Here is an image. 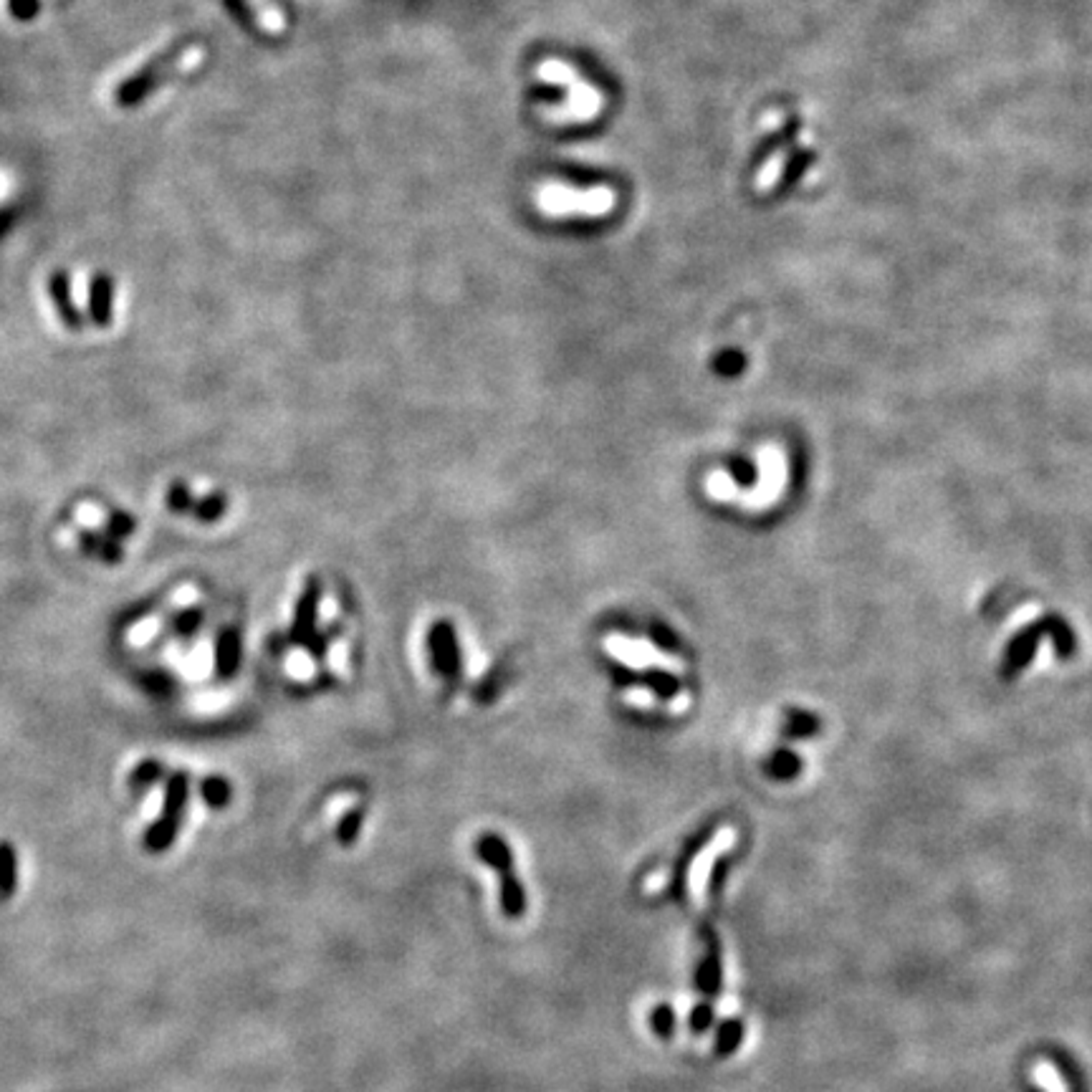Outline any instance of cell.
<instances>
[{
  "instance_id": "obj_9",
  "label": "cell",
  "mask_w": 1092,
  "mask_h": 1092,
  "mask_svg": "<svg viewBox=\"0 0 1092 1092\" xmlns=\"http://www.w3.org/2000/svg\"><path fill=\"white\" fill-rule=\"evenodd\" d=\"M475 855H478L480 863L488 865L499 875V882L517 877V872H514V853H511L509 842L504 837H499V834H480L478 840H475Z\"/></svg>"
},
{
  "instance_id": "obj_3",
  "label": "cell",
  "mask_w": 1092,
  "mask_h": 1092,
  "mask_svg": "<svg viewBox=\"0 0 1092 1092\" xmlns=\"http://www.w3.org/2000/svg\"><path fill=\"white\" fill-rule=\"evenodd\" d=\"M534 200H536V208H539L544 216L597 218L613 211L618 195H615L613 187L607 185L571 187V185H559V182H549V185H541L539 190H536Z\"/></svg>"
},
{
  "instance_id": "obj_11",
  "label": "cell",
  "mask_w": 1092,
  "mask_h": 1092,
  "mask_svg": "<svg viewBox=\"0 0 1092 1092\" xmlns=\"http://www.w3.org/2000/svg\"><path fill=\"white\" fill-rule=\"evenodd\" d=\"M240 3H243L246 11L251 13V19L256 21V25H259L261 30H266V33H271V36H276V33H283V30H286V16H283V11L273 3V0H240Z\"/></svg>"
},
{
  "instance_id": "obj_22",
  "label": "cell",
  "mask_w": 1092,
  "mask_h": 1092,
  "mask_svg": "<svg viewBox=\"0 0 1092 1092\" xmlns=\"http://www.w3.org/2000/svg\"><path fill=\"white\" fill-rule=\"evenodd\" d=\"M624 703H630L635 709H655L658 706V693L653 688H642V685H632L622 693Z\"/></svg>"
},
{
  "instance_id": "obj_18",
  "label": "cell",
  "mask_w": 1092,
  "mask_h": 1092,
  "mask_svg": "<svg viewBox=\"0 0 1092 1092\" xmlns=\"http://www.w3.org/2000/svg\"><path fill=\"white\" fill-rule=\"evenodd\" d=\"M362 819H365V812H362L360 807L344 812L342 819H339V824H336V840L342 842L344 847L355 845L357 837H360Z\"/></svg>"
},
{
  "instance_id": "obj_16",
  "label": "cell",
  "mask_w": 1092,
  "mask_h": 1092,
  "mask_svg": "<svg viewBox=\"0 0 1092 1092\" xmlns=\"http://www.w3.org/2000/svg\"><path fill=\"white\" fill-rule=\"evenodd\" d=\"M89 304L96 322L99 324H109V319H112V283H109V278L99 276L91 281Z\"/></svg>"
},
{
  "instance_id": "obj_17",
  "label": "cell",
  "mask_w": 1092,
  "mask_h": 1092,
  "mask_svg": "<svg viewBox=\"0 0 1092 1092\" xmlns=\"http://www.w3.org/2000/svg\"><path fill=\"white\" fill-rule=\"evenodd\" d=\"M1032 1077L1045 1092H1067V1085H1065L1060 1069H1057L1052 1063H1047V1060H1039V1063L1034 1065Z\"/></svg>"
},
{
  "instance_id": "obj_28",
  "label": "cell",
  "mask_w": 1092,
  "mask_h": 1092,
  "mask_svg": "<svg viewBox=\"0 0 1092 1092\" xmlns=\"http://www.w3.org/2000/svg\"><path fill=\"white\" fill-rule=\"evenodd\" d=\"M650 1021H653V1029L661 1034V1037H670L672 1021H675V1019H672V1009L670 1007H658L653 1012V1017H650Z\"/></svg>"
},
{
  "instance_id": "obj_36",
  "label": "cell",
  "mask_w": 1092,
  "mask_h": 1092,
  "mask_svg": "<svg viewBox=\"0 0 1092 1092\" xmlns=\"http://www.w3.org/2000/svg\"><path fill=\"white\" fill-rule=\"evenodd\" d=\"M13 190V177L6 173V170H0V203L11 195Z\"/></svg>"
},
{
  "instance_id": "obj_7",
  "label": "cell",
  "mask_w": 1092,
  "mask_h": 1092,
  "mask_svg": "<svg viewBox=\"0 0 1092 1092\" xmlns=\"http://www.w3.org/2000/svg\"><path fill=\"white\" fill-rule=\"evenodd\" d=\"M185 797H187V776L185 774H174L173 779H170V784H168V794H165L163 819L155 824V829H152L150 837H147L150 847H155V850H163V847H168L170 842H173L174 829H177V819H180L182 805H185Z\"/></svg>"
},
{
  "instance_id": "obj_32",
  "label": "cell",
  "mask_w": 1092,
  "mask_h": 1092,
  "mask_svg": "<svg viewBox=\"0 0 1092 1092\" xmlns=\"http://www.w3.org/2000/svg\"><path fill=\"white\" fill-rule=\"evenodd\" d=\"M205 666H208V650H205V645H200V648H195V653H192L190 663H187V668H190V675H205Z\"/></svg>"
},
{
  "instance_id": "obj_34",
  "label": "cell",
  "mask_w": 1092,
  "mask_h": 1092,
  "mask_svg": "<svg viewBox=\"0 0 1092 1092\" xmlns=\"http://www.w3.org/2000/svg\"><path fill=\"white\" fill-rule=\"evenodd\" d=\"M195 597H198V592H195V587H190V584H187V587H182L180 592H177V594H174V597H173V607H177V610H185V607L190 605V602H195Z\"/></svg>"
},
{
  "instance_id": "obj_13",
  "label": "cell",
  "mask_w": 1092,
  "mask_h": 1092,
  "mask_svg": "<svg viewBox=\"0 0 1092 1092\" xmlns=\"http://www.w3.org/2000/svg\"><path fill=\"white\" fill-rule=\"evenodd\" d=\"M703 491H706V496L714 499L716 504H731V501L736 504V496L738 491H741V486H738V480L733 478L728 471L716 469L706 475V480H703Z\"/></svg>"
},
{
  "instance_id": "obj_14",
  "label": "cell",
  "mask_w": 1092,
  "mask_h": 1092,
  "mask_svg": "<svg viewBox=\"0 0 1092 1092\" xmlns=\"http://www.w3.org/2000/svg\"><path fill=\"white\" fill-rule=\"evenodd\" d=\"M78 544H81V549L86 554H94V557L104 559L109 565H115V562L122 559V546H117V541L109 539L102 531H91V528L78 531Z\"/></svg>"
},
{
  "instance_id": "obj_29",
  "label": "cell",
  "mask_w": 1092,
  "mask_h": 1092,
  "mask_svg": "<svg viewBox=\"0 0 1092 1092\" xmlns=\"http://www.w3.org/2000/svg\"><path fill=\"white\" fill-rule=\"evenodd\" d=\"M1039 615H1042V607L1034 605V602H1029V605L1019 607V613L1009 620V627H1024V624H1029L1032 620H1037Z\"/></svg>"
},
{
  "instance_id": "obj_12",
  "label": "cell",
  "mask_w": 1092,
  "mask_h": 1092,
  "mask_svg": "<svg viewBox=\"0 0 1092 1092\" xmlns=\"http://www.w3.org/2000/svg\"><path fill=\"white\" fill-rule=\"evenodd\" d=\"M216 661H218V672H221L223 678H230L240 663V635L235 627L223 630L221 637H218Z\"/></svg>"
},
{
  "instance_id": "obj_31",
  "label": "cell",
  "mask_w": 1092,
  "mask_h": 1092,
  "mask_svg": "<svg viewBox=\"0 0 1092 1092\" xmlns=\"http://www.w3.org/2000/svg\"><path fill=\"white\" fill-rule=\"evenodd\" d=\"M738 1034H741V1026L738 1024H726L723 1029H720V1037H719V1050L720 1052H731L733 1047H736L738 1042Z\"/></svg>"
},
{
  "instance_id": "obj_27",
  "label": "cell",
  "mask_w": 1092,
  "mask_h": 1092,
  "mask_svg": "<svg viewBox=\"0 0 1092 1092\" xmlns=\"http://www.w3.org/2000/svg\"><path fill=\"white\" fill-rule=\"evenodd\" d=\"M288 672L294 675V678L299 680H307L314 675V661L309 658L307 653H301V650H296L291 658H288Z\"/></svg>"
},
{
  "instance_id": "obj_19",
  "label": "cell",
  "mask_w": 1092,
  "mask_h": 1092,
  "mask_svg": "<svg viewBox=\"0 0 1092 1092\" xmlns=\"http://www.w3.org/2000/svg\"><path fill=\"white\" fill-rule=\"evenodd\" d=\"M163 622H165L163 615H152V618H147V620H142V622L132 624V627H129V632H126V642H129V645H134V648H142V645H147V642H150L152 637L157 635V632L163 630Z\"/></svg>"
},
{
  "instance_id": "obj_15",
  "label": "cell",
  "mask_w": 1092,
  "mask_h": 1092,
  "mask_svg": "<svg viewBox=\"0 0 1092 1092\" xmlns=\"http://www.w3.org/2000/svg\"><path fill=\"white\" fill-rule=\"evenodd\" d=\"M501 913H504L506 918L509 920H519L526 916V890H523V885L519 882V877H511V880H504L501 882Z\"/></svg>"
},
{
  "instance_id": "obj_4",
  "label": "cell",
  "mask_w": 1092,
  "mask_h": 1092,
  "mask_svg": "<svg viewBox=\"0 0 1092 1092\" xmlns=\"http://www.w3.org/2000/svg\"><path fill=\"white\" fill-rule=\"evenodd\" d=\"M203 59H205V48L198 46V43L174 48L173 54L160 56V59L152 61L150 67L142 69V72H139L137 76H134L132 81L120 91V99H124V102H137V99H142V96L152 94V91H157L163 84H168L170 78L182 76V74L198 69L200 64H203Z\"/></svg>"
},
{
  "instance_id": "obj_26",
  "label": "cell",
  "mask_w": 1092,
  "mask_h": 1092,
  "mask_svg": "<svg viewBox=\"0 0 1092 1092\" xmlns=\"http://www.w3.org/2000/svg\"><path fill=\"white\" fill-rule=\"evenodd\" d=\"M104 526H107L109 534L129 536L134 531V519L129 517V514L115 511V514H107V521H104Z\"/></svg>"
},
{
  "instance_id": "obj_21",
  "label": "cell",
  "mask_w": 1092,
  "mask_h": 1092,
  "mask_svg": "<svg viewBox=\"0 0 1092 1092\" xmlns=\"http://www.w3.org/2000/svg\"><path fill=\"white\" fill-rule=\"evenodd\" d=\"M200 794H203V799L211 807H223V805H228L230 784L225 779H221V776H211V779L203 781V786H200Z\"/></svg>"
},
{
  "instance_id": "obj_30",
  "label": "cell",
  "mask_w": 1092,
  "mask_h": 1092,
  "mask_svg": "<svg viewBox=\"0 0 1092 1092\" xmlns=\"http://www.w3.org/2000/svg\"><path fill=\"white\" fill-rule=\"evenodd\" d=\"M200 620H203L200 610H182V615L177 618V632H180V635H190V632H195Z\"/></svg>"
},
{
  "instance_id": "obj_23",
  "label": "cell",
  "mask_w": 1092,
  "mask_h": 1092,
  "mask_svg": "<svg viewBox=\"0 0 1092 1092\" xmlns=\"http://www.w3.org/2000/svg\"><path fill=\"white\" fill-rule=\"evenodd\" d=\"M76 521L84 528L99 531V526H104V521H107V514H104V509H99V506L94 504H78Z\"/></svg>"
},
{
  "instance_id": "obj_8",
  "label": "cell",
  "mask_w": 1092,
  "mask_h": 1092,
  "mask_svg": "<svg viewBox=\"0 0 1092 1092\" xmlns=\"http://www.w3.org/2000/svg\"><path fill=\"white\" fill-rule=\"evenodd\" d=\"M427 642H430V655L432 663H435V670L448 680L456 678L458 670H461V653H458V640L453 624L448 620H440V622L432 624Z\"/></svg>"
},
{
  "instance_id": "obj_33",
  "label": "cell",
  "mask_w": 1092,
  "mask_h": 1092,
  "mask_svg": "<svg viewBox=\"0 0 1092 1092\" xmlns=\"http://www.w3.org/2000/svg\"><path fill=\"white\" fill-rule=\"evenodd\" d=\"M160 774H163L160 764L147 762V764H142V767H137V771H134V781H142V784H147V781L157 779Z\"/></svg>"
},
{
  "instance_id": "obj_5",
  "label": "cell",
  "mask_w": 1092,
  "mask_h": 1092,
  "mask_svg": "<svg viewBox=\"0 0 1092 1092\" xmlns=\"http://www.w3.org/2000/svg\"><path fill=\"white\" fill-rule=\"evenodd\" d=\"M605 650L613 655L615 661H620L622 666H627L630 670L637 672H650V670H663L672 678L683 675L685 666L680 658L670 653H663L655 642L642 640V637H627V635H607L605 637Z\"/></svg>"
},
{
  "instance_id": "obj_6",
  "label": "cell",
  "mask_w": 1092,
  "mask_h": 1092,
  "mask_svg": "<svg viewBox=\"0 0 1092 1092\" xmlns=\"http://www.w3.org/2000/svg\"><path fill=\"white\" fill-rule=\"evenodd\" d=\"M736 837H738L736 829H733L731 824H723V827H720L719 832L711 837V842H706V845L698 850L696 858L690 860V865H688V890L698 903L706 898V888H709L711 872H714L716 860H719L720 855H726L728 850L736 845Z\"/></svg>"
},
{
  "instance_id": "obj_2",
  "label": "cell",
  "mask_w": 1092,
  "mask_h": 1092,
  "mask_svg": "<svg viewBox=\"0 0 1092 1092\" xmlns=\"http://www.w3.org/2000/svg\"><path fill=\"white\" fill-rule=\"evenodd\" d=\"M759 480L754 488H741L736 504L749 514H764L781 501L789 483V458L779 443H762L757 448Z\"/></svg>"
},
{
  "instance_id": "obj_1",
  "label": "cell",
  "mask_w": 1092,
  "mask_h": 1092,
  "mask_svg": "<svg viewBox=\"0 0 1092 1092\" xmlns=\"http://www.w3.org/2000/svg\"><path fill=\"white\" fill-rule=\"evenodd\" d=\"M536 76H539L541 81H546V84L559 86V89H565L567 94H570L562 107L549 109V117H552V120L584 122V120H592V117L602 109L600 91L594 89L592 84H587L584 78H579V74H576L570 64H565V61L559 59L541 61L539 67H536Z\"/></svg>"
},
{
  "instance_id": "obj_37",
  "label": "cell",
  "mask_w": 1092,
  "mask_h": 1092,
  "mask_svg": "<svg viewBox=\"0 0 1092 1092\" xmlns=\"http://www.w3.org/2000/svg\"><path fill=\"white\" fill-rule=\"evenodd\" d=\"M342 653H344L342 645H334V653H331V666H334L336 670H342Z\"/></svg>"
},
{
  "instance_id": "obj_35",
  "label": "cell",
  "mask_w": 1092,
  "mask_h": 1092,
  "mask_svg": "<svg viewBox=\"0 0 1092 1092\" xmlns=\"http://www.w3.org/2000/svg\"><path fill=\"white\" fill-rule=\"evenodd\" d=\"M709 1021H711V1009L706 1007H698L696 1012H693V1017H690V1026H693L696 1032H701L703 1026L709 1024Z\"/></svg>"
},
{
  "instance_id": "obj_20",
  "label": "cell",
  "mask_w": 1092,
  "mask_h": 1092,
  "mask_svg": "<svg viewBox=\"0 0 1092 1092\" xmlns=\"http://www.w3.org/2000/svg\"><path fill=\"white\" fill-rule=\"evenodd\" d=\"M192 511H195V517H198L200 521H208V523L218 521V519L225 514V496H221V493H211V496L195 501Z\"/></svg>"
},
{
  "instance_id": "obj_24",
  "label": "cell",
  "mask_w": 1092,
  "mask_h": 1092,
  "mask_svg": "<svg viewBox=\"0 0 1092 1092\" xmlns=\"http://www.w3.org/2000/svg\"><path fill=\"white\" fill-rule=\"evenodd\" d=\"M168 504L174 514H185V511H192L195 499H192L190 488H187L185 483H174L168 493Z\"/></svg>"
},
{
  "instance_id": "obj_25",
  "label": "cell",
  "mask_w": 1092,
  "mask_h": 1092,
  "mask_svg": "<svg viewBox=\"0 0 1092 1092\" xmlns=\"http://www.w3.org/2000/svg\"><path fill=\"white\" fill-rule=\"evenodd\" d=\"M1052 663H1055V642H1052L1050 635H1042L1039 637L1037 655H1034L1032 661V672L1047 670V668H1052Z\"/></svg>"
},
{
  "instance_id": "obj_10",
  "label": "cell",
  "mask_w": 1092,
  "mask_h": 1092,
  "mask_svg": "<svg viewBox=\"0 0 1092 1092\" xmlns=\"http://www.w3.org/2000/svg\"><path fill=\"white\" fill-rule=\"evenodd\" d=\"M317 605H319V587H317V582H309L307 589H304V594H301L299 605H296L294 630H291V637H294V642H307L314 637Z\"/></svg>"
}]
</instances>
